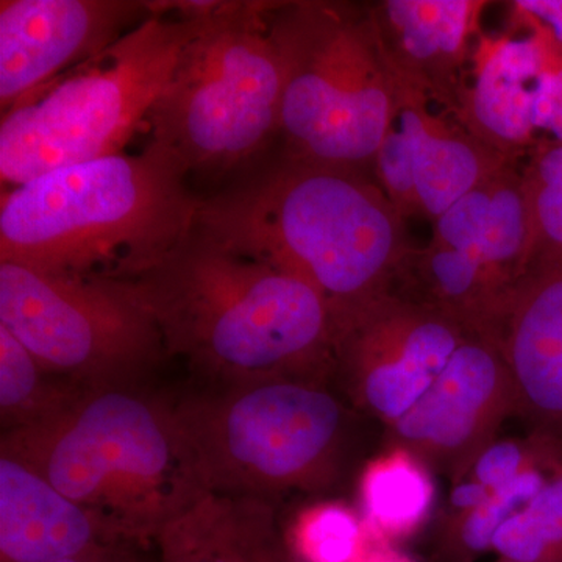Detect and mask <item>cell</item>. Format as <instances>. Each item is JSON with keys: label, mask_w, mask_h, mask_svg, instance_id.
<instances>
[{"label": "cell", "mask_w": 562, "mask_h": 562, "mask_svg": "<svg viewBox=\"0 0 562 562\" xmlns=\"http://www.w3.org/2000/svg\"><path fill=\"white\" fill-rule=\"evenodd\" d=\"M431 103L424 92L401 83L390 132L372 161L376 183L405 220L436 222L513 166Z\"/></svg>", "instance_id": "cell-12"}, {"label": "cell", "mask_w": 562, "mask_h": 562, "mask_svg": "<svg viewBox=\"0 0 562 562\" xmlns=\"http://www.w3.org/2000/svg\"><path fill=\"white\" fill-rule=\"evenodd\" d=\"M360 492L362 522L371 541L380 543L416 531L435 501L425 462L402 447L369 465Z\"/></svg>", "instance_id": "cell-19"}, {"label": "cell", "mask_w": 562, "mask_h": 562, "mask_svg": "<svg viewBox=\"0 0 562 562\" xmlns=\"http://www.w3.org/2000/svg\"><path fill=\"white\" fill-rule=\"evenodd\" d=\"M272 2H210L147 120L190 180H220L280 133L283 76Z\"/></svg>", "instance_id": "cell-8"}, {"label": "cell", "mask_w": 562, "mask_h": 562, "mask_svg": "<svg viewBox=\"0 0 562 562\" xmlns=\"http://www.w3.org/2000/svg\"><path fill=\"white\" fill-rule=\"evenodd\" d=\"M524 38L484 40L454 120L513 160L535 140L532 102L539 77L562 54L541 29Z\"/></svg>", "instance_id": "cell-16"}, {"label": "cell", "mask_w": 562, "mask_h": 562, "mask_svg": "<svg viewBox=\"0 0 562 562\" xmlns=\"http://www.w3.org/2000/svg\"><path fill=\"white\" fill-rule=\"evenodd\" d=\"M513 408L562 449V265H535L492 322Z\"/></svg>", "instance_id": "cell-14"}, {"label": "cell", "mask_w": 562, "mask_h": 562, "mask_svg": "<svg viewBox=\"0 0 562 562\" xmlns=\"http://www.w3.org/2000/svg\"><path fill=\"white\" fill-rule=\"evenodd\" d=\"M532 125L536 132L549 133L562 144V54L539 77L532 102Z\"/></svg>", "instance_id": "cell-25"}, {"label": "cell", "mask_w": 562, "mask_h": 562, "mask_svg": "<svg viewBox=\"0 0 562 562\" xmlns=\"http://www.w3.org/2000/svg\"><path fill=\"white\" fill-rule=\"evenodd\" d=\"M321 382L220 384L173 403L203 490L272 502L328 484L346 412Z\"/></svg>", "instance_id": "cell-9"}, {"label": "cell", "mask_w": 562, "mask_h": 562, "mask_svg": "<svg viewBox=\"0 0 562 562\" xmlns=\"http://www.w3.org/2000/svg\"><path fill=\"white\" fill-rule=\"evenodd\" d=\"M158 562H295L271 501L203 492L155 538Z\"/></svg>", "instance_id": "cell-18"}, {"label": "cell", "mask_w": 562, "mask_h": 562, "mask_svg": "<svg viewBox=\"0 0 562 562\" xmlns=\"http://www.w3.org/2000/svg\"><path fill=\"white\" fill-rule=\"evenodd\" d=\"M335 368L355 401L425 464H469L513 408L487 333L390 291L336 324Z\"/></svg>", "instance_id": "cell-1"}, {"label": "cell", "mask_w": 562, "mask_h": 562, "mask_svg": "<svg viewBox=\"0 0 562 562\" xmlns=\"http://www.w3.org/2000/svg\"><path fill=\"white\" fill-rule=\"evenodd\" d=\"M484 7L480 0H383L369 14L397 80L454 116L471 77Z\"/></svg>", "instance_id": "cell-15"}, {"label": "cell", "mask_w": 562, "mask_h": 562, "mask_svg": "<svg viewBox=\"0 0 562 562\" xmlns=\"http://www.w3.org/2000/svg\"><path fill=\"white\" fill-rule=\"evenodd\" d=\"M80 391L85 390L47 375L31 351L0 325V413L5 431L46 419Z\"/></svg>", "instance_id": "cell-20"}, {"label": "cell", "mask_w": 562, "mask_h": 562, "mask_svg": "<svg viewBox=\"0 0 562 562\" xmlns=\"http://www.w3.org/2000/svg\"><path fill=\"white\" fill-rule=\"evenodd\" d=\"M361 562H413L403 554L395 552L387 543L372 542L369 546L368 553Z\"/></svg>", "instance_id": "cell-29"}, {"label": "cell", "mask_w": 562, "mask_h": 562, "mask_svg": "<svg viewBox=\"0 0 562 562\" xmlns=\"http://www.w3.org/2000/svg\"><path fill=\"white\" fill-rule=\"evenodd\" d=\"M522 187L530 224V268L562 265V144L535 150L522 172Z\"/></svg>", "instance_id": "cell-22"}, {"label": "cell", "mask_w": 562, "mask_h": 562, "mask_svg": "<svg viewBox=\"0 0 562 562\" xmlns=\"http://www.w3.org/2000/svg\"><path fill=\"white\" fill-rule=\"evenodd\" d=\"M492 550L508 562H562V462L542 491L502 524Z\"/></svg>", "instance_id": "cell-21"}, {"label": "cell", "mask_w": 562, "mask_h": 562, "mask_svg": "<svg viewBox=\"0 0 562 562\" xmlns=\"http://www.w3.org/2000/svg\"><path fill=\"white\" fill-rule=\"evenodd\" d=\"M531 460V454L520 443H487L471 461L472 480L492 492L513 482Z\"/></svg>", "instance_id": "cell-24"}, {"label": "cell", "mask_w": 562, "mask_h": 562, "mask_svg": "<svg viewBox=\"0 0 562 562\" xmlns=\"http://www.w3.org/2000/svg\"><path fill=\"white\" fill-rule=\"evenodd\" d=\"M405 221L361 169L288 155L195 214L217 241L308 283L335 325L390 291L412 251Z\"/></svg>", "instance_id": "cell-3"}, {"label": "cell", "mask_w": 562, "mask_h": 562, "mask_svg": "<svg viewBox=\"0 0 562 562\" xmlns=\"http://www.w3.org/2000/svg\"><path fill=\"white\" fill-rule=\"evenodd\" d=\"M268 24L283 76L284 155L351 169L372 162L394 120L401 83L369 7L271 3Z\"/></svg>", "instance_id": "cell-7"}, {"label": "cell", "mask_w": 562, "mask_h": 562, "mask_svg": "<svg viewBox=\"0 0 562 562\" xmlns=\"http://www.w3.org/2000/svg\"><path fill=\"white\" fill-rule=\"evenodd\" d=\"M199 202L180 162L154 143L55 169L3 192L0 262L132 281L190 235Z\"/></svg>", "instance_id": "cell-4"}, {"label": "cell", "mask_w": 562, "mask_h": 562, "mask_svg": "<svg viewBox=\"0 0 562 562\" xmlns=\"http://www.w3.org/2000/svg\"><path fill=\"white\" fill-rule=\"evenodd\" d=\"M505 562H508V561H505Z\"/></svg>", "instance_id": "cell-30"}, {"label": "cell", "mask_w": 562, "mask_h": 562, "mask_svg": "<svg viewBox=\"0 0 562 562\" xmlns=\"http://www.w3.org/2000/svg\"><path fill=\"white\" fill-rule=\"evenodd\" d=\"M151 14L149 2L131 0H2V114L109 49Z\"/></svg>", "instance_id": "cell-13"}, {"label": "cell", "mask_w": 562, "mask_h": 562, "mask_svg": "<svg viewBox=\"0 0 562 562\" xmlns=\"http://www.w3.org/2000/svg\"><path fill=\"white\" fill-rule=\"evenodd\" d=\"M27 465L124 543L155 541L205 492L173 403L138 387L80 391L46 419L3 431Z\"/></svg>", "instance_id": "cell-5"}, {"label": "cell", "mask_w": 562, "mask_h": 562, "mask_svg": "<svg viewBox=\"0 0 562 562\" xmlns=\"http://www.w3.org/2000/svg\"><path fill=\"white\" fill-rule=\"evenodd\" d=\"M528 269L522 173L509 166L447 210L435 222L431 243L412 249L398 273H409L420 290L412 301L490 331Z\"/></svg>", "instance_id": "cell-11"}, {"label": "cell", "mask_w": 562, "mask_h": 562, "mask_svg": "<svg viewBox=\"0 0 562 562\" xmlns=\"http://www.w3.org/2000/svg\"><path fill=\"white\" fill-rule=\"evenodd\" d=\"M124 543L98 516L22 462L0 454V562H52Z\"/></svg>", "instance_id": "cell-17"}, {"label": "cell", "mask_w": 562, "mask_h": 562, "mask_svg": "<svg viewBox=\"0 0 562 562\" xmlns=\"http://www.w3.org/2000/svg\"><path fill=\"white\" fill-rule=\"evenodd\" d=\"M284 539L295 562H361L371 546L358 514L336 503L299 514Z\"/></svg>", "instance_id": "cell-23"}, {"label": "cell", "mask_w": 562, "mask_h": 562, "mask_svg": "<svg viewBox=\"0 0 562 562\" xmlns=\"http://www.w3.org/2000/svg\"><path fill=\"white\" fill-rule=\"evenodd\" d=\"M149 3L154 14L117 43L2 114L3 187L122 154L147 127L209 0Z\"/></svg>", "instance_id": "cell-6"}, {"label": "cell", "mask_w": 562, "mask_h": 562, "mask_svg": "<svg viewBox=\"0 0 562 562\" xmlns=\"http://www.w3.org/2000/svg\"><path fill=\"white\" fill-rule=\"evenodd\" d=\"M490 495L491 491L483 484L475 480H469V482H462L454 487L452 503L454 508L462 509V513L465 514L483 506L490 501Z\"/></svg>", "instance_id": "cell-28"}, {"label": "cell", "mask_w": 562, "mask_h": 562, "mask_svg": "<svg viewBox=\"0 0 562 562\" xmlns=\"http://www.w3.org/2000/svg\"><path fill=\"white\" fill-rule=\"evenodd\" d=\"M513 5L531 27L546 32L562 52V0H517Z\"/></svg>", "instance_id": "cell-26"}, {"label": "cell", "mask_w": 562, "mask_h": 562, "mask_svg": "<svg viewBox=\"0 0 562 562\" xmlns=\"http://www.w3.org/2000/svg\"><path fill=\"white\" fill-rule=\"evenodd\" d=\"M132 283L168 357L183 358L213 382L322 380L335 368V324L317 291L195 224Z\"/></svg>", "instance_id": "cell-2"}, {"label": "cell", "mask_w": 562, "mask_h": 562, "mask_svg": "<svg viewBox=\"0 0 562 562\" xmlns=\"http://www.w3.org/2000/svg\"><path fill=\"white\" fill-rule=\"evenodd\" d=\"M122 546L124 543H101L74 557L52 562H139Z\"/></svg>", "instance_id": "cell-27"}, {"label": "cell", "mask_w": 562, "mask_h": 562, "mask_svg": "<svg viewBox=\"0 0 562 562\" xmlns=\"http://www.w3.org/2000/svg\"><path fill=\"white\" fill-rule=\"evenodd\" d=\"M0 325L52 379L80 390L136 387L168 357L132 281L52 276L0 262Z\"/></svg>", "instance_id": "cell-10"}]
</instances>
